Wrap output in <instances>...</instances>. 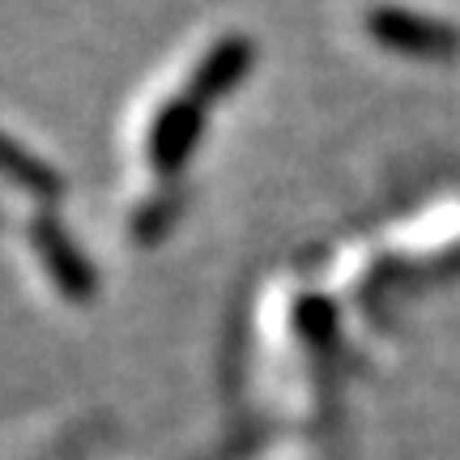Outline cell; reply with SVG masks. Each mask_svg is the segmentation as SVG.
<instances>
[{
    "label": "cell",
    "instance_id": "6da1fadb",
    "mask_svg": "<svg viewBox=\"0 0 460 460\" xmlns=\"http://www.w3.org/2000/svg\"><path fill=\"white\" fill-rule=\"evenodd\" d=\"M197 132H200V99L188 85L149 102L141 119H137V132H132L137 158H141L149 180H171L192 158Z\"/></svg>",
    "mask_w": 460,
    "mask_h": 460
}]
</instances>
